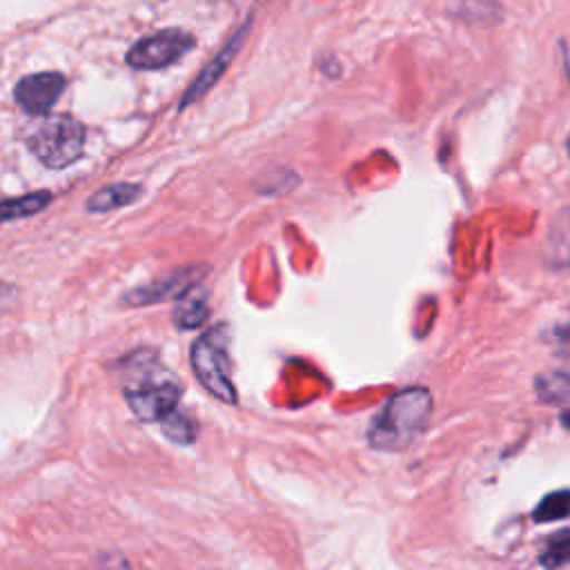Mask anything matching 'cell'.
<instances>
[{
  "label": "cell",
  "mask_w": 570,
  "mask_h": 570,
  "mask_svg": "<svg viewBox=\"0 0 570 570\" xmlns=\"http://www.w3.org/2000/svg\"><path fill=\"white\" fill-rule=\"evenodd\" d=\"M65 87H67V80L62 73L40 71L18 80L13 89V98L22 111L31 116H42L58 102Z\"/></svg>",
  "instance_id": "cell-6"
},
{
  "label": "cell",
  "mask_w": 570,
  "mask_h": 570,
  "mask_svg": "<svg viewBox=\"0 0 570 570\" xmlns=\"http://www.w3.org/2000/svg\"><path fill=\"white\" fill-rule=\"evenodd\" d=\"M160 430L174 443H189L194 439V423L180 410H174L171 414H167L160 421Z\"/></svg>",
  "instance_id": "cell-15"
},
{
  "label": "cell",
  "mask_w": 570,
  "mask_h": 570,
  "mask_svg": "<svg viewBox=\"0 0 570 570\" xmlns=\"http://www.w3.org/2000/svg\"><path fill=\"white\" fill-rule=\"evenodd\" d=\"M566 517H570V490H554L546 494L532 512V519L537 523H550Z\"/></svg>",
  "instance_id": "cell-13"
},
{
  "label": "cell",
  "mask_w": 570,
  "mask_h": 570,
  "mask_svg": "<svg viewBox=\"0 0 570 570\" xmlns=\"http://www.w3.org/2000/svg\"><path fill=\"white\" fill-rule=\"evenodd\" d=\"M539 399L554 405H570V370L541 374L537 379Z\"/></svg>",
  "instance_id": "cell-11"
},
{
  "label": "cell",
  "mask_w": 570,
  "mask_h": 570,
  "mask_svg": "<svg viewBox=\"0 0 570 570\" xmlns=\"http://www.w3.org/2000/svg\"><path fill=\"white\" fill-rule=\"evenodd\" d=\"M140 194H142V187L138 183H114L94 191L91 198L87 200V209L94 214L111 212V209L131 205L134 200L140 198Z\"/></svg>",
  "instance_id": "cell-7"
},
{
  "label": "cell",
  "mask_w": 570,
  "mask_h": 570,
  "mask_svg": "<svg viewBox=\"0 0 570 570\" xmlns=\"http://www.w3.org/2000/svg\"><path fill=\"white\" fill-rule=\"evenodd\" d=\"M122 394L131 412L145 423H160L178 410L183 383L149 352L131 354L122 372Z\"/></svg>",
  "instance_id": "cell-1"
},
{
  "label": "cell",
  "mask_w": 570,
  "mask_h": 570,
  "mask_svg": "<svg viewBox=\"0 0 570 570\" xmlns=\"http://www.w3.org/2000/svg\"><path fill=\"white\" fill-rule=\"evenodd\" d=\"M539 563L546 568H561L570 563V528L552 532L539 554Z\"/></svg>",
  "instance_id": "cell-14"
},
{
  "label": "cell",
  "mask_w": 570,
  "mask_h": 570,
  "mask_svg": "<svg viewBox=\"0 0 570 570\" xmlns=\"http://www.w3.org/2000/svg\"><path fill=\"white\" fill-rule=\"evenodd\" d=\"M240 36L243 33H238V38L234 40V42H229L218 56H216V60H212L205 69H203V73L194 80V85L187 89V94H185V98H183V102H180V107H185L187 102H191V100H198L218 78H220V73L225 71V67H227V62L234 58V53H236V49H238V42H240Z\"/></svg>",
  "instance_id": "cell-9"
},
{
  "label": "cell",
  "mask_w": 570,
  "mask_h": 570,
  "mask_svg": "<svg viewBox=\"0 0 570 570\" xmlns=\"http://www.w3.org/2000/svg\"><path fill=\"white\" fill-rule=\"evenodd\" d=\"M31 154L51 169H62L76 163L85 151V127L69 114L45 118L29 134Z\"/></svg>",
  "instance_id": "cell-3"
},
{
  "label": "cell",
  "mask_w": 570,
  "mask_h": 570,
  "mask_svg": "<svg viewBox=\"0 0 570 570\" xmlns=\"http://www.w3.org/2000/svg\"><path fill=\"white\" fill-rule=\"evenodd\" d=\"M209 307H207V298L198 287H189L187 292H183L176 298L174 305V323L180 330H194L198 325H203V321L207 318Z\"/></svg>",
  "instance_id": "cell-8"
},
{
  "label": "cell",
  "mask_w": 570,
  "mask_h": 570,
  "mask_svg": "<svg viewBox=\"0 0 570 570\" xmlns=\"http://www.w3.org/2000/svg\"><path fill=\"white\" fill-rule=\"evenodd\" d=\"M561 423H563V425H566V428H568V430H570V410H568V412H563V414H561Z\"/></svg>",
  "instance_id": "cell-16"
},
{
  "label": "cell",
  "mask_w": 570,
  "mask_h": 570,
  "mask_svg": "<svg viewBox=\"0 0 570 570\" xmlns=\"http://www.w3.org/2000/svg\"><path fill=\"white\" fill-rule=\"evenodd\" d=\"M194 47V38L180 29H165L149 38L138 40L129 53L127 62L134 69H163L180 60Z\"/></svg>",
  "instance_id": "cell-5"
},
{
  "label": "cell",
  "mask_w": 570,
  "mask_h": 570,
  "mask_svg": "<svg viewBox=\"0 0 570 570\" xmlns=\"http://www.w3.org/2000/svg\"><path fill=\"white\" fill-rule=\"evenodd\" d=\"M432 410V396L425 387H405L396 392L374 416L367 439L379 450H403L425 428Z\"/></svg>",
  "instance_id": "cell-2"
},
{
  "label": "cell",
  "mask_w": 570,
  "mask_h": 570,
  "mask_svg": "<svg viewBox=\"0 0 570 570\" xmlns=\"http://www.w3.org/2000/svg\"><path fill=\"white\" fill-rule=\"evenodd\" d=\"M187 276H189V272L174 274L171 278H165L163 283H154V285H147L145 289H136L127 298L136 301L134 305H149V303H154L158 298H167V296H176L178 298L183 292H187L191 287V285H185Z\"/></svg>",
  "instance_id": "cell-10"
},
{
  "label": "cell",
  "mask_w": 570,
  "mask_h": 570,
  "mask_svg": "<svg viewBox=\"0 0 570 570\" xmlns=\"http://www.w3.org/2000/svg\"><path fill=\"white\" fill-rule=\"evenodd\" d=\"M189 363L200 385L223 403H236V385L232 381V363L227 356V343L218 330H209L194 341Z\"/></svg>",
  "instance_id": "cell-4"
},
{
  "label": "cell",
  "mask_w": 570,
  "mask_h": 570,
  "mask_svg": "<svg viewBox=\"0 0 570 570\" xmlns=\"http://www.w3.org/2000/svg\"><path fill=\"white\" fill-rule=\"evenodd\" d=\"M51 203V194L47 189L24 194L18 198H7L2 200V220H13V218H24L42 212Z\"/></svg>",
  "instance_id": "cell-12"
}]
</instances>
